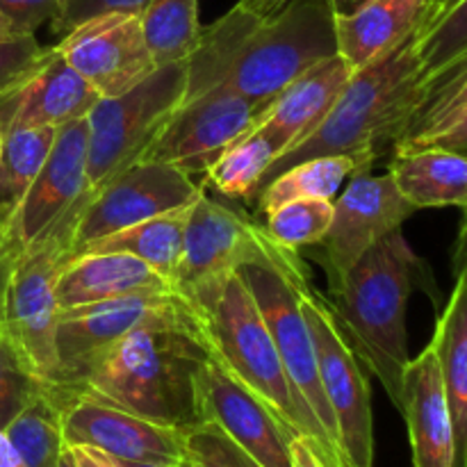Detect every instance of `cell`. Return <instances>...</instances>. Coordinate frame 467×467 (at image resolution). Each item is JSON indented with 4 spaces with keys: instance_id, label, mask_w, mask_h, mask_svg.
<instances>
[{
    "instance_id": "ee69618b",
    "label": "cell",
    "mask_w": 467,
    "mask_h": 467,
    "mask_svg": "<svg viewBox=\"0 0 467 467\" xmlns=\"http://www.w3.org/2000/svg\"><path fill=\"white\" fill-rule=\"evenodd\" d=\"M451 267H454V274H459L461 269L467 267V222L465 219L459 228V240H456V244H454Z\"/></svg>"
},
{
    "instance_id": "52a82bcc",
    "label": "cell",
    "mask_w": 467,
    "mask_h": 467,
    "mask_svg": "<svg viewBox=\"0 0 467 467\" xmlns=\"http://www.w3.org/2000/svg\"><path fill=\"white\" fill-rule=\"evenodd\" d=\"M85 203L78 205L46 240L26 246L18 254L0 310L3 336L16 351L23 368L46 386L55 381L59 368V304L55 290L71 255L73 226Z\"/></svg>"
},
{
    "instance_id": "f1b7e54d",
    "label": "cell",
    "mask_w": 467,
    "mask_h": 467,
    "mask_svg": "<svg viewBox=\"0 0 467 467\" xmlns=\"http://www.w3.org/2000/svg\"><path fill=\"white\" fill-rule=\"evenodd\" d=\"M57 130L59 128L48 126H23L5 130L3 150H0V226L5 231L30 192L35 178L39 176Z\"/></svg>"
},
{
    "instance_id": "9c48e42d",
    "label": "cell",
    "mask_w": 467,
    "mask_h": 467,
    "mask_svg": "<svg viewBox=\"0 0 467 467\" xmlns=\"http://www.w3.org/2000/svg\"><path fill=\"white\" fill-rule=\"evenodd\" d=\"M304 317L317 351L319 379L336 418L347 467H374L372 390L358 354L342 331L331 301L313 283L299 287Z\"/></svg>"
},
{
    "instance_id": "4fadbf2b",
    "label": "cell",
    "mask_w": 467,
    "mask_h": 467,
    "mask_svg": "<svg viewBox=\"0 0 467 467\" xmlns=\"http://www.w3.org/2000/svg\"><path fill=\"white\" fill-rule=\"evenodd\" d=\"M418 210L404 199L390 173L374 176L372 167L349 178L342 196L333 201V222L317 246L328 278V295L337 290L349 269L390 233L401 231Z\"/></svg>"
},
{
    "instance_id": "4dcf8cb0",
    "label": "cell",
    "mask_w": 467,
    "mask_h": 467,
    "mask_svg": "<svg viewBox=\"0 0 467 467\" xmlns=\"http://www.w3.org/2000/svg\"><path fill=\"white\" fill-rule=\"evenodd\" d=\"M278 158L276 146L263 130L254 128L244 137L228 146L213 167L201 178L205 187H213L222 196L235 201H254L260 181Z\"/></svg>"
},
{
    "instance_id": "c3c4849f",
    "label": "cell",
    "mask_w": 467,
    "mask_h": 467,
    "mask_svg": "<svg viewBox=\"0 0 467 467\" xmlns=\"http://www.w3.org/2000/svg\"><path fill=\"white\" fill-rule=\"evenodd\" d=\"M454 3H456V0H441V3H438L436 7H433L431 12H429V18H427V23H429V21H433V18H436V16H441V14L445 12V9H450L451 5H454ZM427 23H424V26H427ZM424 26H422V27H424Z\"/></svg>"
},
{
    "instance_id": "484cf974",
    "label": "cell",
    "mask_w": 467,
    "mask_h": 467,
    "mask_svg": "<svg viewBox=\"0 0 467 467\" xmlns=\"http://www.w3.org/2000/svg\"><path fill=\"white\" fill-rule=\"evenodd\" d=\"M190 208L171 210V213L144 219V222L135 223V226L121 228V231L109 233V235L99 237V240L94 242H87V244L71 251V258L85 254L135 255V258L150 265L160 276H164L173 287H176V272L178 265H181L182 242H185V226Z\"/></svg>"
},
{
    "instance_id": "f6af8a7d",
    "label": "cell",
    "mask_w": 467,
    "mask_h": 467,
    "mask_svg": "<svg viewBox=\"0 0 467 467\" xmlns=\"http://www.w3.org/2000/svg\"><path fill=\"white\" fill-rule=\"evenodd\" d=\"M0 467H26L3 429H0Z\"/></svg>"
},
{
    "instance_id": "f907efd6",
    "label": "cell",
    "mask_w": 467,
    "mask_h": 467,
    "mask_svg": "<svg viewBox=\"0 0 467 467\" xmlns=\"http://www.w3.org/2000/svg\"><path fill=\"white\" fill-rule=\"evenodd\" d=\"M57 467H78L76 465V459H73L71 447H67V450H64V454H62V459H59V465Z\"/></svg>"
},
{
    "instance_id": "ba28073f",
    "label": "cell",
    "mask_w": 467,
    "mask_h": 467,
    "mask_svg": "<svg viewBox=\"0 0 467 467\" xmlns=\"http://www.w3.org/2000/svg\"><path fill=\"white\" fill-rule=\"evenodd\" d=\"M187 94V62L162 64L135 89L100 99L87 117V181L99 192L144 158Z\"/></svg>"
},
{
    "instance_id": "ac0fdd59",
    "label": "cell",
    "mask_w": 467,
    "mask_h": 467,
    "mask_svg": "<svg viewBox=\"0 0 467 467\" xmlns=\"http://www.w3.org/2000/svg\"><path fill=\"white\" fill-rule=\"evenodd\" d=\"M199 418L222 429L258 467H292L290 442L295 433L213 354L201 369Z\"/></svg>"
},
{
    "instance_id": "816d5d0a",
    "label": "cell",
    "mask_w": 467,
    "mask_h": 467,
    "mask_svg": "<svg viewBox=\"0 0 467 467\" xmlns=\"http://www.w3.org/2000/svg\"><path fill=\"white\" fill-rule=\"evenodd\" d=\"M438 3H441V0H429V12H431V9H433V7H436V5H438ZM427 18H429V16H427Z\"/></svg>"
},
{
    "instance_id": "9a60e30c",
    "label": "cell",
    "mask_w": 467,
    "mask_h": 467,
    "mask_svg": "<svg viewBox=\"0 0 467 467\" xmlns=\"http://www.w3.org/2000/svg\"><path fill=\"white\" fill-rule=\"evenodd\" d=\"M55 50L85 78L100 99L135 89L158 68L140 14L91 16L59 36Z\"/></svg>"
},
{
    "instance_id": "836d02e7",
    "label": "cell",
    "mask_w": 467,
    "mask_h": 467,
    "mask_svg": "<svg viewBox=\"0 0 467 467\" xmlns=\"http://www.w3.org/2000/svg\"><path fill=\"white\" fill-rule=\"evenodd\" d=\"M185 451L192 467H258L222 429L210 422L187 429Z\"/></svg>"
},
{
    "instance_id": "277c9868",
    "label": "cell",
    "mask_w": 467,
    "mask_h": 467,
    "mask_svg": "<svg viewBox=\"0 0 467 467\" xmlns=\"http://www.w3.org/2000/svg\"><path fill=\"white\" fill-rule=\"evenodd\" d=\"M420 103L422 67L413 36L388 57L356 71L327 119L306 140L274 160L258 192L292 164L319 155L379 158L388 146L392 149Z\"/></svg>"
},
{
    "instance_id": "e575fe53",
    "label": "cell",
    "mask_w": 467,
    "mask_h": 467,
    "mask_svg": "<svg viewBox=\"0 0 467 467\" xmlns=\"http://www.w3.org/2000/svg\"><path fill=\"white\" fill-rule=\"evenodd\" d=\"M46 383L36 381L23 363L18 360L16 351L7 342V337L0 331V429L7 427L18 410L35 400Z\"/></svg>"
},
{
    "instance_id": "11a10c76",
    "label": "cell",
    "mask_w": 467,
    "mask_h": 467,
    "mask_svg": "<svg viewBox=\"0 0 467 467\" xmlns=\"http://www.w3.org/2000/svg\"><path fill=\"white\" fill-rule=\"evenodd\" d=\"M463 219H465V222H467V213H465V217H463Z\"/></svg>"
},
{
    "instance_id": "d6a6232c",
    "label": "cell",
    "mask_w": 467,
    "mask_h": 467,
    "mask_svg": "<svg viewBox=\"0 0 467 467\" xmlns=\"http://www.w3.org/2000/svg\"><path fill=\"white\" fill-rule=\"evenodd\" d=\"M333 222V201L299 199L278 205L265 214V228L287 249L315 246L324 240Z\"/></svg>"
},
{
    "instance_id": "74e56055",
    "label": "cell",
    "mask_w": 467,
    "mask_h": 467,
    "mask_svg": "<svg viewBox=\"0 0 467 467\" xmlns=\"http://www.w3.org/2000/svg\"><path fill=\"white\" fill-rule=\"evenodd\" d=\"M149 0H67L62 14L50 23V30L57 36L67 35L82 21L99 14L123 12V14H141Z\"/></svg>"
},
{
    "instance_id": "e0dca14e",
    "label": "cell",
    "mask_w": 467,
    "mask_h": 467,
    "mask_svg": "<svg viewBox=\"0 0 467 467\" xmlns=\"http://www.w3.org/2000/svg\"><path fill=\"white\" fill-rule=\"evenodd\" d=\"M87 119L57 130L39 176L7 226V235L21 251L46 240L91 196L87 181Z\"/></svg>"
},
{
    "instance_id": "83f0119b",
    "label": "cell",
    "mask_w": 467,
    "mask_h": 467,
    "mask_svg": "<svg viewBox=\"0 0 467 467\" xmlns=\"http://www.w3.org/2000/svg\"><path fill=\"white\" fill-rule=\"evenodd\" d=\"M422 67V100L467 73V0H456L450 9L429 21L415 35Z\"/></svg>"
},
{
    "instance_id": "7a4b0ae2",
    "label": "cell",
    "mask_w": 467,
    "mask_h": 467,
    "mask_svg": "<svg viewBox=\"0 0 467 467\" xmlns=\"http://www.w3.org/2000/svg\"><path fill=\"white\" fill-rule=\"evenodd\" d=\"M210 349L203 337L144 328L94 351L50 383L64 397H91L141 418L190 429L199 418V379Z\"/></svg>"
},
{
    "instance_id": "f35d334b",
    "label": "cell",
    "mask_w": 467,
    "mask_h": 467,
    "mask_svg": "<svg viewBox=\"0 0 467 467\" xmlns=\"http://www.w3.org/2000/svg\"><path fill=\"white\" fill-rule=\"evenodd\" d=\"M427 146H438V149L456 150V153L467 155V109L465 112H461L454 121L447 123L445 128H441V130H436L433 135L424 137V140H420L418 144L410 146L409 150L427 149ZM409 150H404V153H409Z\"/></svg>"
},
{
    "instance_id": "ab89813d",
    "label": "cell",
    "mask_w": 467,
    "mask_h": 467,
    "mask_svg": "<svg viewBox=\"0 0 467 467\" xmlns=\"http://www.w3.org/2000/svg\"><path fill=\"white\" fill-rule=\"evenodd\" d=\"M18 254H21V249L14 244L12 237L7 235V231L0 226V310H3L5 290H7L9 276H12V269H14V263H16Z\"/></svg>"
},
{
    "instance_id": "44dd1931",
    "label": "cell",
    "mask_w": 467,
    "mask_h": 467,
    "mask_svg": "<svg viewBox=\"0 0 467 467\" xmlns=\"http://www.w3.org/2000/svg\"><path fill=\"white\" fill-rule=\"evenodd\" d=\"M351 76L354 68L340 55L315 64L265 108L255 128L263 130L276 146L278 155H283L327 119Z\"/></svg>"
},
{
    "instance_id": "4316f807",
    "label": "cell",
    "mask_w": 467,
    "mask_h": 467,
    "mask_svg": "<svg viewBox=\"0 0 467 467\" xmlns=\"http://www.w3.org/2000/svg\"><path fill=\"white\" fill-rule=\"evenodd\" d=\"M374 160L377 158H372V155H319V158L292 164L258 192L255 208L260 214H267L287 201H336L342 185L356 171L372 167Z\"/></svg>"
},
{
    "instance_id": "7c38bea8",
    "label": "cell",
    "mask_w": 467,
    "mask_h": 467,
    "mask_svg": "<svg viewBox=\"0 0 467 467\" xmlns=\"http://www.w3.org/2000/svg\"><path fill=\"white\" fill-rule=\"evenodd\" d=\"M203 190L199 178L173 164L140 160L89 196L73 226L71 251L144 219L190 208Z\"/></svg>"
},
{
    "instance_id": "8d00e7d4",
    "label": "cell",
    "mask_w": 467,
    "mask_h": 467,
    "mask_svg": "<svg viewBox=\"0 0 467 467\" xmlns=\"http://www.w3.org/2000/svg\"><path fill=\"white\" fill-rule=\"evenodd\" d=\"M67 0H0V12L16 36L35 35L44 23H53L62 14Z\"/></svg>"
},
{
    "instance_id": "1f68e13d",
    "label": "cell",
    "mask_w": 467,
    "mask_h": 467,
    "mask_svg": "<svg viewBox=\"0 0 467 467\" xmlns=\"http://www.w3.org/2000/svg\"><path fill=\"white\" fill-rule=\"evenodd\" d=\"M140 18L158 67L187 62L199 46V0H149Z\"/></svg>"
},
{
    "instance_id": "8992f818",
    "label": "cell",
    "mask_w": 467,
    "mask_h": 467,
    "mask_svg": "<svg viewBox=\"0 0 467 467\" xmlns=\"http://www.w3.org/2000/svg\"><path fill=\"white\" fill-rule=\"evenodd\" d=\"M244 265H267L295 285L313 283L299 251L278 244L249 214L217 203L203 190L187 214L176 290L205 315L223 283Z\"/></svg>"
},
{
    "instance_id": "5bb4252c",
    "label": "cell",
    "mask_w": 467,
    "mask_h": 467,
    "mask_svg": "<svg viewBox=\"0 0 467 467\" xmlns=\"http://www.w3.org/2000/svg\"><path fill=\"white\" fill-rule=\"evenodd\" d=\"M263 112L233 89L214 87L182 100L141 160L173 164L194 178L205 176L228 146L258 126Z\"/></svg>"
},
{
    "instance_id": "7dc6e473",
    "label": "cell",
    "mask_w": 467,
    "mask_h": 467,
    "mask_svg": "<svg viewBox=\"0 0 467 467\" xmlns=\"http://www.w3.org/2000/svg\"><path fill=\"white\" fill-rule=\"evenodd\" d=\"M117 463H119V467H181V463H144V461H117Z\"/></svg>"
},
{
    "instance_id": "7402d4cb",
    "label": "cell",
    "mask_w": 467,
    "mask_h": 467,
    "mask_svg": "<svg viewBox=\"0 0 467 467\" xmlns=\"http://www.w3.org/2000/svg\"><path fill=\"white\" fill-rule=\"evenodd\" d=\"M429 16V0H365L349 14H336L337 55L360 71L413 39Z\"/></svg>"
},
{
    "instance_id": "f546056e",
    "label": "cell",
    "mask_w": 467,
    "mask_h": 467,
    "mask_svg": "<svg viewBox=\"0 0 467 467\" xmlns=\"http://www.w3.org/2000/svg\"><path fill=\"white\" fill-rule=\"evenodd\" d=\"M3 431L26 467H57L68 447L62 404L48 386L27 401Z\"/></svg>"
},
{
    "instance_id": "f5cc1de1",
    "label": "cell",
    "mask_w": 467,
    "mask_h": 467,
    "mask_svg": "<svg viewBox=\"0 0 467 467\" xmlns=\"http://www.w3.org/2000/svg\"><path fill=\"white\" fill-rule=\"evenodd\" d=\"M3 140H5V130L3 126H0V150H3Z\"/></svg>"
},
{
    "instance_id": "cb8c5ba5",
    "label": "cell",
    "mask_w": 467,
    "mask_h": 467,
    "mask_svg": "<svg viewBox=\"0 0 467 467\" xmlns=\"http://www.w3.org/2000/svg\"><path fill=\"white\" fill-rule=\"evenodd\" d=\"M431 347L450 404L454 467H467V267L456 274V285L438 317Z\"/></svg>"
},
{
    "instance_id": "6da1fadb",
    "label": "cell",
    "mask_w": 467,
    "mask_h": 467,
    "mask_svg": "<svg viewBox=\"0 0 467 467\" xmlns=\"http://www.w3.org/2000/svg\"><path fill=\"white\" fill-rule=\"evenodd\" d=\"M337 55L331 0H290L269 16L233 7L201 30L187 59V94L226 87L265 109L308 68Z\"/></svg>"
},
{
    "instance_id": "d4e9b609",
    "label": "cell",
    "mask_w": 467,
    "mask_h": 467,
    "mask_svg": "<svg viewBox=\"0 0 467 467\" xmlns=\"http://www.w3.org/2000/svg\"><path fill=\"white\" fill-rule=\"evenodd\" d=\"M415 210L461 208L467 213V155L427 146L392 155L388 171Z\"/></svg>"
},
{
    "instance_id": "603a6c76",
    "label": "cell",
    "mask_w": 467,
    "mask_h": 467,
    "mask_svg": "<svg viewBox=\"0 0 467 467\" xmlns=\"http://www.w3.org/2000/svg\"><path fill=\"white\" fill-rule=\"evenodd\" d=\"M59 310L132 295L178 292L144 260L128 254H85L64 265L57 278Z\"/></svg>"
},
{
    "instance_id": "db71d44e",
    "label": "cell",
    "mask_w": 467,
    "mask_h": 467,
    "mask_svg": "<svg viewBox=\"0 0 467 467\" xmlns=\"http://www.w3.org/2000/svg\"><path fill=\"white\" fill-rule=\"evenodd\" d=\"M181 467H192L190 461H187V456H185V461H182V463H181Z\"/></svg>"
},
{
    "instance_id": "30bf717a",
    "label": "cell",
    "mask_w": 467,
    "mask_h": 467,
    "mask_svg": "<svg viewBox=\"0 0 467 467\" xmlns=\"http://www.w3.org/2000/svg\"><path fill=\"white\" fill-rule=\"evenodd\" d=\"M237 274L249 287L260 313H263L296 400L313 415V420L319 424L324 436L328 438L336 454L345 463L336 418H333L322 379H319L313 333H310L304 310H301L299 287L304 285H295L285 274L276 272L267 265H244V267L237 269Z\"/></svg>"
},
{
    "instance_id": "681fc988",
    "label": "cell",
    "mask_w": 467,
    "mask_h": 467,
    "mask_svg": "<svg viewBox=\"0 0 467 467\" xmlns=\"http://www.w3.org/2000/svg\"><path fill=\"white\" fill-rule=\"evenodd\" d=\"M12 36H16L12 32V26H9V21L5 18V14L0 12V41L3 39H12Z\"/></svg>"
},
{
    "instance_id": "8fae6325",
    "label": "cell",
    "mask_w": 467,
    "mask_h": 467,
    "mask_svg": "<svg viewBox=\"0 0 467 467\" xmlns=\"http://www.w3.org/2000/svg\"><path fill=\"white\" fill-rule=\"evenodd\" d=\"M144 328H169L205 340V315L181 292L119 296L62 308L57 324V377L94 351Z\"/></svg>"
},
{
    "instance_id": "2e32d148",
    "label": "cell",
    "mask_w": 467,
    "mask_h": 467,
    "mask_svg": "<svg viewBox=\"0 0 467 467\" xmlns=\"http://www.w3.org/2000/svg\"><path fill=\"white\" fill-rule=\"evenodd\" d=\"M50 392L62 404L68 447H94L117 461L144 463H181L187 456V429L155 422L91 397H64L53 388Z\"/></svg>"
},
{
    "instance_id": "60d3db41",
    "label": "cell",
    "mask_w": 467,
    "mask_h": 467,
    "mask_svg": "<svg viewBox=\"0 0 467 467\" xmlns=\"http://www.w3.org/2000/svg\"><path fill=\"white\" fill-rule=\"evenodd\" d=\"M290 456H292V467H327L324 461L319 459L317 450L313 447V442L304 436H295L290 442Z\"/></svg>"
},
{
    "instance_id": "b9f144b4",
    "label": "cell",
    "mask_w": 467,
    "mask_h": 467,
    "mask_svg": "<svg viewBox=\"0 0 467 467\" xmlns=\"http://www.w3.org/2000/svg\"><path fill=\"white\" fill-rule=\"evenodd\" d=\"M73 459H76L78 467H119L112 456L103 454V451L94 450V447H71Z\"/></svg>"
},
{
    "instance_id": "3957f363",
    "label": "cell",
    "mask_w": 467,
    "mask_h": 467,
    "mask_svg": "<svg viewBox=\"0 0 467 467\" xmlns=\"http://www.w3.org/2000/svg\"><path fill=\"white\" fill-rule=\"evenodd\" d=\"M422 272L404 233L379 240L345 276L331 295V306L351 347L381 381L392 404L401 406L404 372L410 363L406 308Z\"/></svg>"
},
{
    "instance_id": "ffe728a7",
    "label": "cell",
    "mask_w": 467,
    "mask_h": 467,
    "mask_svg": "<svg viewBox=\"0 0 467 467\" xmlns=\"http://www.w3.org/2000/svg\"><path fill=\"white\" fill-rule=\"evenodd\" d=\"M400 410L409 427L413 467H454V429L431 342L406 365Z\"/></svg>"
},
{
    "instance_id": "5b68a950",
    "label": "cell",
    "mask_w": 467,
    "mask_h": 467,
    "mask_svg": "<svg viewBox=\"0 0 467 467\" xmlns=\"http://www.w3.org/2000/svg\"><path fill=\"white\" fill-rule=\"evenodd\" d=\"M205 342L210 354L295 436H304L313 442L324 465L345 467L313 415L296 400L276 342L240 274H233L223 283V290L205 310Z\"/></svg>"
},
{
    "instance_id": "d6986e66",
    "label": "cell",
    "mask_w": 467,
    "mask_h": 467,
    "mask_svg": "<svg viewBox=\"0 0 467 467\" xmlns=\"http://www.w3.org/2000/svg\"><path fill=\"white\" fill-rule=\"evenodd\" d=\"M100 96L89 82L55 50L46 62L9 96L0 100L3 130L23 126L64 128L85 121Z\"/></svg>"
},
{
    "instance_id": "7bdbcfd3",
    "label": "cell",
    "mask_w": 467,
    "mask_h": 467,
    "mask_svg": "<svg viewBox=\"0 0 467 467\" xmlns=\"http://www.w3.org/2000/svg\"><path fill=\"white\" fill-rule=\"evenodd\" d=\"M287 3H290V0H240L237 7L246 9V12L254 14V16H269V14L278 12V9Z\"/></svg>"
},
{
    "instance_id": "bcb514c9",
    "label": "cell",
    "mask_w": 467,
    "mask_h": 467,
    "mask_svg": "<svg viewBox=\"0 0 467 467\" xmlns=\"http://www.w3.org/2000/svg\"><path fill=\"white\" fill-rule=\"evenodd\" d=\"M363 3L365 0H331L336 14H349V12H354L356 7H360Z\"/></svg>"
},
{
    "instance_id": "d590c367",
    "label": "cell",
    "mask_w": 467,
    "mask_h": 467,
    "mask_svg": "<svg viewBox=\"0 0 467 467\" xmlns=\"http://www.w3.org/2000/svg\"><path fill=\"white\" fill-rule=\"evenodd\" d=\"M53 46H41L35 35L0 41V100L16 91L50 55Z\"/></svg>"
}]
</instances>
